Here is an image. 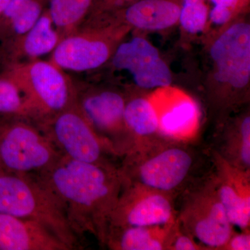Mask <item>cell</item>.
<instances>
[{
    "label": "cell",
    "instance_id": "obj_1",
    "mask_svg": "<svg viewBox=\"0 0 250 250\" xmlns=\"http://www.w3.org/2000/svg\"><path fill=\"white\" fill-rule=\"evenodd\" d=\"M249 13L223 27L208 31L201 46L200 87L206 121L213 131L230 116L250 105Z\"/></svg>",
    "mask_w": 250,
    "mask_h": 250
},
{
    "label": "cell",
    "instance_id": "obj_2",
    "mask_svg": "<svg viewBox=\"0 0 250 250\" xmlns=\"http://www.w3.org/2000/svg\"><path fill=\"white\" fill-rule=\"evenodd\" d=\"M38 175L60 200L74 233H90L105 246L111 214L126 183L120 166L62 155Z\"/></svg>",
    "mask_w": 250,
    "mask_h": 250
},
{
    "label": "cell",
    "instance_id": "obj_3",
    "mask_svg": "<svg viewBox=\"0 0 250 250\" xmlns=\"http://www.w3.org/2000/svg\"><path fill=\"white\" fill-rule=\"evenodd\" d=\"M120 167L126 182L176 200L209 173L212 161L208 146L197 140L160 134L136 143L123 156Z\"/></svg>",
    "mask_w": 250,
    "mask_h": 250
},
{
    "label": "cell",
    "instance_id": "obj_4",
    "mask_svg": "<svg viewBox=\"0 0 250 250\" xmlns=\"http://www.w3.org/2000/svg\"><path fill=\"white\" fill-rule=\"evenodd\" d=\"M0 213L42 224L70 250L78 246L60 200L38 176L0 170Z\"/></svg>",
    "mask_w": 250,
    "mask_h": 250
},
{
    "label": "cell",
    "instance_id": "obj_5",
    "mask_svg": "<svg viewBox=\"0 0 250 250\" xmlns=\"http://www.w3.org/2000/svg\"><path fill=\"white\" fill-rule=\"evenodd\" d=\"M131 28L111 14L90 16L62 38L49 60L64 71L95 72L108 62Z\"/></svg>",
    "mask_w": 250,
    "mask_h": 250
},
{
    "label": "cell",
    "instance_id": "obj_6",
    "mask_svg": "<svg viewBox=\"0 0 250 250\" xmlns=\"http://www.w3.org/2000/svg\"><path fill=\"white\" fill-rule=\"evenodd\" d=\"M22 90L41 124L76 103V85L64 70L50 61L41 59L16 62L1 69Z\"/></svg>",
    "mask_w": 250,
    "mask_h": 250
},
{
    "label": "cell",
    "instance_id": "obj_7",
    "mask_svg": "<svg viewBox=\"0 0 250 250\" xmlns=\"http://www.w3.org/2000/svg\"><path fill=\"white\" fill-rule=\"evenodd\" d=\"M104 80L129 91L149 93L173 83V72L159 49L141 33L131 31L107 63Z\"/></svg>",
    "mask_w": 250,
    "mask_h": 250
},
{
    "label": "cell",
    "instance_id": "obj_8",
    "mask_svg": "<svg viewBox=\"0 0 250 250\" xmlns=\"http://www.w3.org/2000/svg\"><path fill=\"white\" fill-rule=\"evenodd\" d=\"M179 197L180 226L205 250H220L234 230L219 198L212 169Z\"/></svg>",
    "mask_w": 250,
    "mask_h": 250
},
{
    "label": "cell",
    "instance_id": "obj_9",
    "mask_svg": "<svg viewBox=\"0 0 250 250\" xmlns=\"http://www.w3.org/2000/svg\"><path fill=\"white\" fill-rule=\"evenodd\" d=\"M62 155L35 122L0 115V161L3 170L39 174L55 164Z\"/></svg>",
    "mask_w": 250,
    "mask_h": 250
},
{
    "label": "cell",
    "instance_id": "obj_10",
    "mask_svg": "<svg viewBox=\"0 0 250 250\" xmlns=\"http://www.w3.org/2000/svg\"><path fill=\"white\" fill-rule=\"evenodd\" d=\"M75 82L76 103L93 129L123 158L133 144L125 123V105L129 91L106 80Z\"/></svg>",
    "mask_w": 250,
    "mask_h": 250
},
{
    "label": "cell",
    "instance_id": "obj_11",
    "mask_svg": "<svg viewBox=\"0 0 250 250\" xmlns=\"http://www.w3.org/2000/svg\"><path fill=\"white\" fill-rule=\"evenodd\" d=\"M62 155L92 164H113L118 157L111 146L96 132L77 105L39 124Z\"/></svg>",
    "mask_w": 250,
    "mask_h": 250
},
{
    "label": "cell",
    "instance_id": "obj_12",
    "mask_svg": "<svg viewBox=\"0 0 250 250\" xmlns=\"http://www.w3.org/2000/svg\"><path fill=\"white\" fill-rule=\"evenodd\" d=\"M175 200L164 192L126 181L112 213L109 228L162 226L174 223L177 213Z\"/></svg>",
    "mask_w": 250,
    "mask_h": 250
},
{
    "label": "cell",
    "instance_id": "obj_13",
    "mask_svg": "<svg viewBox=\"0 0 250 250\" xmlns=\"http://www.w3.org/2000/svg\"><path fill=\"white\" fill-rule=\"evenodd\" d=\"M208 149L217 191L229 220L233 227L241 230L250 229V171L230 165Z\"/></svg>",
    "mask_w": 250,
    "mask_h": 250
},
{
    "label": "cell",
    "instance_id": "obj_14",
    "mask_svg": "<svg viewBox=\"0 0 250 250\" xmlns=\"http://www.w3.org/2000/svg\"><path fill=\"white\" fill-rule=\"evenodd\" d=\"M62 39L47 8L25 34L0 45V70L10 64L34 60L50 54Z\"/></svg>",
    "mask_w": 250,
    "mask_h": 250
},
{
    "label": "cell",
    "instance_id": "obj_15",
    "mask_svg": "<svg viewBox=\"0 0 250 250\" xmlns=\"http://www.w3.org/2000/svg\"><path fill=\"white\" fill-rule=\"evenodd\" d=\"M208 147L230 165L250 171V105L230 116L213 131Z\"/></svg>",
    "mask_w": 250,
    "mask_h": 250
},
{
    "label": "cell",
    "instance_id": "obj_16",
    "mask_svg": "<svg viewBox=\"0 0 250 250\" xmlns=\"http://www.w3.org/2000/svg\"><path fill=\"white\" fill-rule=\"evenodd\" d=\"M42 224L0 213V250H69Z\"/></svg>",
    "mask_w": 250,
    "mask_h": 250
},
{
    "label": "cell",
    "instance_id": "obj_17",
    "mask_svg": "<svg viewBox=\"0 0 250 250\" xmlns=\"http://www.w3.org/2000/svg\"><path fill=\"white\" fill-rule=\"evenodd\" d=\"M181 0H137L111 14L135 32H163L178 26Z\"/></svg>",
    "mask_w": 250,
    "mask_h": 250
},
{
    "label": "cell",
    "instance_id": "obj_18",
    "mask_svg": "<svg viewBox=\"0 0 250 250\" xmlns=\"http://www.w3.org/2000/svg\"><path fill=\"white\" fill-rule=\"evenodd\" d=\"M176 221L162 226L110 228L104 247L112 250H167Z\"/></svg>",
    "mask_w": 250,
    "mask_h": 250
},
{
    "label": "cell",
    "instance_id": "obj_19",
    "mask_svg": "<svg viewBox=\"0 0 250 250\" xmlns=\"http://www.w3.org/2000/svg\"><path fill=\"white\" fill-rule=\"evenodd\" d=\"M149 93L129 91L125 105L124 119L132 141V147L140 141L150 139L161 134L159 117Z\"/></svg>",
    "mask_w": 250,
    "mask_h": 250
},
{
    "label": "cell",
    "instance_id": "obj_20",
    "mask_svg": "<svg viewBox=\"0 0 250 250\" xmlns=\"http://www.w3.org/2000/svg\"><path fill=\"white\" fill-rule=\"evenodd\" d=\"M174 102H171L159 117V131L170 137L184 139L197 126L199 108L197 103L182 90L175 88Z\"/></svg>",
    "mask_w": 250,
    "mask_h": 250
},
{
    "label": "cell",
    "instance_id": "obj_21",
    "mask_svg": "<svg viewBox=\"0 0 250 250\" xmlns=\"http://www.w3.org/2000/svg\"><path fill=\"white\" fill-rule=\"evenodd\" d=\"M207 0H181L178 26L180 41L185 48L199 42L207 34L208 27Z\"/></svg>",
    "mask_w": 250,
    "mask_h": 250
},
{
    "label": "cell",
    "instance_id": "obj_22",
    "mask_svg": "<svg viewBox=\"0 0 250 250\" xmlns=\"http://www.w3.org/2000/svg\"><path fill=\"white\" fill-rule=\"evenodd\" d=\"M95 0H49L48 9L62 38L76 31L88 18Z\"/></svg>",
    "mask_w": 250,
    "mask_h": 250
},
{
    "label": "cell",
    "instance_id": "obj_23",
    "mask_svg": "<svg viewBox=\"0 0 250 250\" xmlns=\"http://www.w3.org/2000/svg\"><path fill=\"white\" fill-rule=\"evenodd\" d=\"M0 115L33 120L32 111L25 95L17 84L0 72Z\"/></svg>",
    "mask_w": 250,
    "mask_h": 250
},
{
    "label": "cell",
    "instance_id": "obj_24",
    "mask_svg": "<svg viewBox=\"0 0 250 250\" xmlns=\"http://www.w3.org/2000/svg\"><path fill=\"white\" fill-rule=\"evenodd\" d=\"M207 3L209 7L207 32L226 25L250 11V0H207Z\"/></svg>",
    "mask_w": 250,
    "mask_h": 250
},
{
    "label": "cell",
    "instance_id": "obj_25",
    "mask_svg": "<svg viewBox=\"0 0 250 250\" xmlns=\"http://www.w3.org/2000/svg\"><path fill=\"white\" fill-rule=\"evenodd\" d=\"M167 250H205V248L187 232L177 220L169 239Z\"/></svg>",
    "mask_w": 250,
    "mask_h": 250
},
{
    "label": "cell",
    "instance_id": "obj_26",
    "mask_svg": "<svg viewBox=\"0 0 250 250\" xmlns=\"http://www.w3.org/2000/svg\"><path fill=\"white\" fill-rule=\"evenodd\" d=\"M136 1L137 0H95L88 17L113 14Z\"/></svg>",
    "mask_w": 250,
    "mask_h": 250
},
{
    "label": "cell",
    "instance_id": "obj_27",
    "mask_svg": "<svg viewBox=\"0 0 250 250\" xmlns=\"http://www.w3.org/2000/svg\"><path fill=\"white\" fill-rule=\"evenodd\" d=\"M250 229L242 230L241 232L233 231L227 243L220 250H250Z\"/></svg>",
    "mask_w": 250,
    "mask_h": 250
},
{
    "label": "cell",
    "instance_id": "obj_28",
    "mask_svg": "<svg viewBox=\"0 0 250 250\" xmlns=\"http://www.w3.org/2000/svg\"><path fill=\"white\" fill-rule=\"evenodd\" d=\"M10 0H0V16L2 14L3 11L9 4Z\"/></svg>",
    "mask_w": 250,
    "mask_h": 250
},
{
    "label": "cell",
    "instance_id": "obj_29",
    "mask_svg": "<svg viewBox=\"0 0 250 250\" xmlns=\"http://www.w3.org/2000/svg\"><path fill=\"white\" fill-rule=\"evenodd\" d=\"M3 170L2 166H1V161H0V170Z\"/></svg>",
    "mask_w": 250,
    "mask_h": 250
}]
</instances>
